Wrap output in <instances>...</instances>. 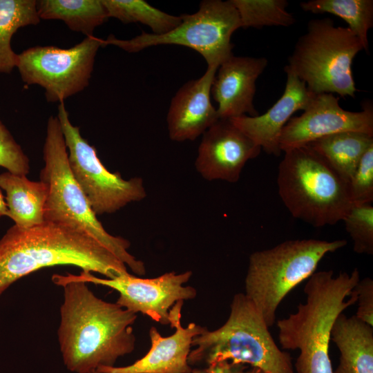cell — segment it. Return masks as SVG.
<instances>
[{"label":"cell","instance_id":"1","mask_svg":"<svg viewBox=\"0 0 373 373\" xmlns=\"http://www.w3.org/2000/svg\"><path fill=\"white\" fill-rule=\"evenodd\" d=\"M64 289L57 338L64 364L75 373L115 366L135 349L137 314L95 295L87 283L70 280Z\"/></svg>","mask_w":373,"mask_h":373},{"label":"cell","instance_id":"2","mask_svg":"<svg viewBox=\"0 0 373 373\" xmlns=\"http://www.w3.org/2000/svg\"><path fill=\"white\" fill-rule=\"evenodd\" d=\"M57 265L75 266L106 278L128 273L121 260L86 233L48 222L30 228L13 225L0 239V296L20 278Z\"/></svg>","mask_w":373,"mask_h":373},{"label":"cell","instance_id":"3","mask_svg":"<svg viewBox=\"0 0 373 373\" xmlns=\"http://www.w3.org/2000/svg\"><path fill=\"white\" fill-rule=\"evenodd\" d=\"M359 280L356 268L336 276L333 270L314 272L304 288L305 303L277 321L282 348L300 352L296 373H333L329 356L332 329L338 316L356 304L354 287Z\"/></svg>","mask_w":373,"mask_h":373},{"label":"cell","instance_id":"4","mask_svg":"<svg viewBox=\"0 0 373 373\" xmlns=\"http://www.w3.org/2000/svg\"><path fill=\"white\" fill-rule=\"evenodd\" d=\"M43 154L44 166L41 169L39 178L48 188L44 209L45 222L88 234L111 251L134 274L144 275V262L128 251L129 241L106 231L75 180L68 164L67 148L57 116H50L48 119Z\"/></svg>","mask_w":373,"mask_h":373},{"label":"cell","instance_id":"5","mask_svg":"<svg viewBox=\"0 0 373 373\" xmlns=\"http://www.w3.org/2000/svg\"><path fill=\"white\" fill-rule=\"evenodd\" d=\"M190 365L227 361L250 365L265 373H296L291 356L277 346L261 314L245 293L234 295L227 321L215 330L205 328L193 338Z\"/></svg>","mask_w":373,"mask_h":373},{"label":"cell","instance_id":"6","mask_svg":"<svg viewBox=\"0 0 373 373\" xmlns=\"http://www.w3.org/2000/svg\"><path fill=\"white\" fill-rule=\"evenodd\" d=\"M277 185L291 216L314 227L342 221L352 205L347 184L307 145L285 152Z\"/></svg>","mask_w":373,"mask_h":373},{"label":"cell","instance_id":"7","mask_svg":"<svg viewBox=\"0 0 373 373\" xmlns=\"http://www.w3.org/2000/svg\"><path fill=\"white\" fill-rule=\"evenodd\" d=\"M346 245L345 240H289L250 255L245 294L268 327L274 324L278 307L287 294L315 272L326 254Z\"/></svg>","mask_w":373,"mask_h":373},{"label":"cell","instance_id":"8","mask_svg":"<svg viewBox=\"0 0 373 373\" xmlns=\"http://www.w3.org/2000/svg\"><path fill=\"white\" fill-rule=\"evenodd\" d=\"M364 50L359 39L347 27L335 26L328 17L311 19L297 40L284 67L315 93H336L354 98L358 91L352 64Z\"/></svg>","mask_w":373,"mask_h":373},{"label":"cell","instance_id":"9","mask_svg":"<svg viewBox=\"0 0 373 373\" xmlns=\"http://www.w3.org/2000/svg\"><path fill=\"white\" fill-rule=\"evenodd\" d=\"M181 22L162 35L142 32L131 39L110 35L102 39V47L113 45L128 52H137L158 45H180L200 53L208 66H218L233 54V33L241 28L238 10L231 0H204L193 14L180 15Z\"/></svg>","mask_w":373,"mask_h":373},{"label":"cell","instance_id":"10","mask_svg":"<svg viewBox=\"0 0 373 373\" xmlns=\"http://www.w3.org/2000/svg\"><path fill=\"white\" fill-rule=\"evenodd\" d=\"M57 117L70 171L96 216L113 213L146 196L141 178L124 180L119 173H112L104 166L96 149L82 136L79 128L71 123L64 102L58 106Z\"/></svg>","mask_w":373,"mask_h":373},{"label":"cell","instance_id":"11","mask_svg":"<svg viewBox=\"0 0 373 373\" xmlns=\"http://www.w3.org/2000/svg\"><path fill=\"white\" fill-rule=\"evenodd\" d=\"M102 39L86 37L70 48L34 46L17 55L15 67L22 81L45 89L48 102H64L89 84Z\"/></svg>","mask_w":373,"mask_h":373},{"label":"cell","instance_id":"12","mask_svg":"<svg viewBox=\"0 0 373 373\" xmlns=\"http://www.w3.org/2000/svg\"><path fill=\"white\" fill-rule=\"evenodd\" d=\"M192 271L181 274L165 273L153 278H144L128 272L114 278H100L92 273L82 271L79 275L53 274L52 282L59 286L62 283L77 280L110 287L119 294L116 303L137 314L142 313L153 321L170 325L169 312L178 301L193 299L196 289L185 286Z\"/></svg>","mask_w":373,"mask_h":373},{"label":"cell","instance_id":"13","mask_svg":"<svg viewBox=\"0 0 373 373\" xmlns=\"http://www.w3.org/2000/svg\"><path fill=\"white\" fill-rule=\"evenodd\" d=\"M355 131L373 135V107L363 102V110L343 109L332 93L315 94L299 116L291 117L283 128L280 148L285 152L332 134Z\"/></svg>","mask_w":373,"mask_h":373},{"label":"cell","instance_id":"14","mask_svg":"<svg viewBox=\"0 0 373 373\" xmlns=\"http://www.w3.org/2000/svg\"><path fill=\"white\" fill-rule=\"evenodd\" d=\"M260 151L229 119H218L202 134L195 166L207 180L236 182L246 163Z\"/></svg>","mask_w":373,"mask_h":373},{"label":"cell","instance_id":"15","mask_svg":"<svg viewBox=\"0 0 373 373\" xmlns=\"http://www.w3.org/2000/svg\"><path fill=\"white\" fill-rule=\"evenodd\" d=\"M183 303V300L177 302L170 310V326L175 329L172 335L164 337L156 327H151V348L145 356L127 366L100 367L97 370L106 373H191L188 356L192 341L206 327L195 323L182 327Z\"/></svg>","mask_w":373,"mask_h":373},{"label":"cell","instance_id":"16","mask_svg":"<svg viewBox=\"0 0 373 373\" xmlns=\"http://www.w3.org/2000/svg\"><path fill=\"white\" fill-rule=\"evenodd\" d=\"M267 64L265 57L233 55L219 66L211 90L219 119L259 115L254 105L256 82Z\"/></svg>","mask_w":373,"mask_h":373},{"label":"cell","instance_id":"17","mask_svg":"<svg viewBox=\"0 0 373 373\" xmlns=\"http://www.w3.org/2000/svg\"><path fill=\"white\" fill-rule=\"evenodd\" d=\"M218 68L207 66L200 78L186 82L172 98L166 117L171 140L193 141L219 119L211 102V86Z\"/></svg>","mask_w":373,"mask_h":373},{"label":"cell","instance_id":"18","mask_svg":"<svg viewBox=\"0 0 373 373\" xmlns=\"http://www.w3.org/2000/svg\"><path fill=\"white\" fill-rule=\"evenodd\" d=\"M287 81L279 99L264 114L242 115L231 122L267 153L278 156L282 153L280 137L283 128L298 111H304L315 93L294 74L285 72Z\"/></svg>","mask_w":373,"mask_h":373},{"label":"cell","instance_id":"19","mask_svg":"<svg viewBox=\"0 0 373 373\" xmlns=\"http://www.w3.org/2000/svg\"><path fill=\"white\" fill-rule=\"evenodd\" d=\"M340 351V362L333 373H373V326L355 315L341 313L331 332Z\"/></svg>","mask_w":373,"mask_h":373},{"label":"cell","instance_id":"20","mask_svg":"<svg viewBox=\"0 0 373 373\" xmlns=\"http://www.w3.org/2000/svg\"><path fill=\"white\" fill-rule=\"evenodd\" d=\"M0 189L5 191L7 216L14 225L30 228L45 222L44 209L48 193L46 183L6 171L0 174Z\"/></svg>","mask_w":373,"mask_h":373},{"label":"cell","instance_id":"21","mask_svg":"<svg viewBox=\"0 0 373 373\" xmlns=\"http://www.w3.org/2000/svg\"><path fill=\"white\" fill-rule=\"evenodd\" d=\"M373 135L345 131L323 137L306 144L316 153L347 184Z\"/></svg>","mask_w":373,"mask_h":373},{"label":"cell","instance_id":"22","mask_svg":"<svg viewBox=\"0 0 373 373\" xmlns=\"http://www.w3.org/2000/svg\"><path fill=\"white\" fill-rule=\"evenodd\" d=\"M37 10L40 19L61 20L86 37L108 18L102 0H40Z\"/></svg>","mask_w":373,"mask_h":373},{"label":"cell","instance_id":"23","mask_svg":"<svg viewBox=\"0 0 373 373\" xmlns=\"http://www.w3.org/2000/svg\"><path fill=\"white\" fill-rule=\"evenodd\" d=\"M40 18L35 0H0V73H10L15 68L17 55L11 39L17 30L37 25Z\"/></svg>","mask_w":373,"mask_h":373},{"label":"cell","instance_id":"24","mask_svg":"<svg viewBox=\"0 0 373 373\" xmlns=\"http://www.w3.org/2000/svg\"><path fill=\"white\" fill-rule=\"evenodd\" d=\"M300 7L305 12L329 13L341 18L368 52L367 33L373 26L372 0H309L301 2Z\"/></svg>","mask_w":373,"mask_h":373},{"label":"cell","instance_id":"25","mask_svg":"<svg viewBox=\"0 0 373 373\" xmlns=\"http://www.w3.org/2000/svg\"><path fill=\"white\" fill-rule=\"evenodd\" d=\"M108 17L124 23H141L149 26L153 34L170 32L181 22L180 16L169 15L143 0H102Z\"/></svg>","mask_w":373,"mask_h":373},{"label":"cell","instance_id":"26","mask_svg":"<svg viewBox=\"0 0 373 373\" xmlns=\"http://www.w3.org/2000/svg\"><path fill=\"white\" fill-rule=\"evenodd\" d=\"M239 14L241 28L289 27L296 18L287 10L286 0H231Z\"/></svg>","mask_w":373,"mask_h":373},{"label":"cell","instance_id":"27","mask_svg":"<svg viewBox=\"0 0 373 373\" xmlns=\"http://www.w3.org/2000/svg\"><path fill=\"white\" fill-rule=\"evenodd\" d=\"M342 221L359 254H373V206L372 203L352 204Z\"/></svg>","mask_w":373,"mask_h":373},{"label":"cell","instance_id":"28","mask_svg":"<svg viewBox=\"0 0 373 373\" xmlns=\"http://www.w3.org/2000/svg\"><path fill=\"white\" fill-rule=\"evenodd\" d=\"M352 204L373 202V144L364 153L347 182Z\"/></svg>","mask_w":373,"mask_h":373},{"label":"cell","instance_id":"29","mask_svg":"<svg viewBox=\"0 0 373 373\" xmlns=\"http://www.w3.org/2000/svg\"><path fill=\"white\" fill-rule=\"evenodd\" d=\"M0 166L17 175H26L30 171L28 156L1 119Z\"/></svg>","mask_w":373,"mask_h":373},{"label":"cell","instance_id":"30","mask_svg":"<svg viewBox=\"0 0 373 373\" xmlns=\"http://www.w3.org/2000/svg\"><path fill=\"white\" fill-rule=\"evenodd\" d=\"M354 290L358 305L355 316L373 326V280L370 277L360 279Z\"/></svg>","mask_w":373,"mask_h":373},{"label":"cell","instance_id":"31","mask_svg":"<svg viewBox=\"0 0 373 373\" xmlns=\"http://www.w3.org/2000/svg\"><path fill=\"white\" fill-rule=\"evenodd\" d=\"M254 367L249 370L246 365L233 364L224 361L207 365L202 369H193L191 373H253Z\"/></svg>","mask_w":373,"mask_h":373},{"label":"cell","instance_id":"32","mask_svg":"<svg viewBox=\"0 0 373 373\" xmlns=\"http://www.w3.org/2000/svg\"><path fill=\"white\" fill-rule=\"evenodd\" d=\"M8 208L6 206L5 197L3 196L0 189V218L3 216H7Z\"/></svg>","mask_w":373,"mask_h":373},{"label":"cell","instance_id":"33","mask_svg":"<svg viewBox=\"0 0 373 373\" xmlns=\"http://www.w3.org/2000/svg\"><path fill=\"white\" fill-rule=\"evenodd\" d=\"M253 373H265V372H262L261 370H258L257 368H255Z\"/></svg>","mask_w":373,"mask_h":373},{"label":"cell","instance_id":"34","mask_svg":"<svg viewBox=\"0 0 373 373\" xmlns=\"http://www.w3.org/2000/svg\"><path fill=\"white\" fill-rule=\"evenodd\" d=\"M91 373H106V372H102V371H99V370H95Z\"/></svg>","mask_w":373,"mask_h":373}]
</instances>
